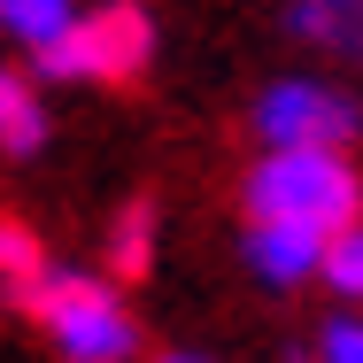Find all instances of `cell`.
<instances>
[{
	"label": "cell",
	"mask_w": 363,
	"mask_h": 363,
	"mask_svg": "<svg viewBox=\"0 0 363 363\" xmlns=\"http://www.w3.org/2000/svg\"><path fill=\"white\" fill-rule=\"evenodd\" d=\"M16 309L47 333L55 363H132L140 356V317L124 309L116 279H101V271L47 263L31 286L16 294Z\"/></svg>",
	"instance_id": "6da1fadb"
},
{
	"label": "cell",
	"mask_w": 363,
	"mask_h": 363,
	"mask_svg": "<svg viewBox=\"0 0 363 363\" xmlns=\"http://www.w3.org/2000/svg\"><path fill=\"white\" fill-rule=\"evenodd\" d=\"M240 201H247V217L301 224V232L333 240L363 217V170L340 147H263V162L240 178Z\"/></svg>",
	"instance_id": "7a4b0ae2"
},
{
	"label": "cell",
	"mask_w": 363,
	"mask_h": 363,
	"mask_svg": "<svg viewBox=\"0 0 363 363\" xmlns=\"http://www.w3.org/2000/svg\"><path fill=\"white\" fill-rule=\"evenodd\" d=\"M155 62V16L140 0H101L70 16L47 47H31V70L55 85H132Z\"/></svg>",
	"instance_id": "3957f363"
},
{
	"label": "cell",
	"mask_w": 363,
	"mask_h": 363,
	"mask_svg": "<svg viewBox=\"0 0 363 363\" xmlns=\"http://www.w3.org/2000/svg\"><path fill=\"white\" fill-rule=\"evenodd\" d=\"M247 132L263 147H348L363 132V108L325 77H279V85L255 93Z\"/></svg>",
	"instance_id": "277c9868"
},
{
	"label": "cell",
	"mask_w": 363,
	"mask_h": 363,
	"mask_svg": "<svg viewBox=\"0 0 363 363\" xmlns=\"http://www.w3.org/2000/svg\"><path fill=\"white\" fill-rule=\"evenodd\" d=\"M317 255H325V240H317V232H301V224L247 217V232H240V271H247L255 286H271V294L317 279Z\"/></svg>",
	"instance_id": "5b68a950"
},
{
	"label": "cell",
	"mask_w": 363,
	"mask_h": 363,
	"mask_svg": "<svg viewBox=\"0 0 363 363\" xmlns=\"http://www.w3.org/2000/svg\"><path fill=\"white\" fill-rule=\"evenodd\" d=\"M279 23H286V39H301L309 55L363 70V0H286Z\"/></svg>",
	"instance_id": "8992f818"
},
{
	"label": "cell",
	"mask_w": 363,
	"mask_h": 363,
	"mask_svg": "<svg viewBox=\"0 0 363 363\" xmlns=\"http://www.w3.org/2000/svg\"><path fill=\"white\" fill-rule=\"evenodd\" d=\"M47 132H55V124H47L39 85H31L23 70H0V155H16V162H23V155H39V147H47Z\"/></svg>",
	"instance_id": "52a82bcc"
},
{
	"label": "cell",
	"mask_w": 363,
	"mask_h": 363,
	"mask_svg": "<svg viewBox=\"0 0 363 363\" xmlns=\"http://www.w3.org/2000/svg\"><path fill=\"white\" fill-rule=\"evenodd\" d=\"M155 201H124L116 217H108V271L116 279H147V263H155Z\"/></svg>",
	"instance_id": "ba28073f"
},
{
	"label": "cell",
	"mask_w": 363,
	"mask_h": 363,
	"mask_svg": "<svg viewBox=\"0 0 363 363\" xmlns=\"http://www.w3.org/2000/svg\"><path fill=\"white\" fill-rule=\"evenodd\" d=\"M47 263H55V255H47V240H39L31 224H23V217H0V294H8V301L31 286Z\"/></svg>",
	"instance_id": "9c48e42d"
},
{
	"label": "cell",
	"mask_w": 363,
	"mask_h": 363,
	"mask_svg": "<svg viewBox=\"0 0 363 363\" xmlns=\"http://www.w3.org/2000/svg\"><path fill=\"white\" fill-rule=\"evenodd\" d=\"M70 16H77L70 0H0V31H8L16 47H47Z\"/></svg>",
	"instance_id": "30bf717a"
},
{
	"label": "cell",
	"mask_w": 363,
	"mask_h": 363,
	"mask_svg": "<svg viewBox=\"0 0 363 363\" xmlns=\"http://www.w3.org/2000/svg\"><path fill=\"white\" fill-rule=\"evenodd\" d=\"M317 279L340 294V301H363V224H348V232H333V240H325Z\"/></svg>",
	"instance_id": "8fae6325"
},
{
	"label": "cell",
	"mask_w": 363,
	"mask_h": 363,
	"mask_svg": "<svg viewBox=\"0 0 363 363\" xmlns=\"http://www.w3.org/2000/svg\"><path fill=\"white\" fill-rule=\"evenodd\" d=\"M294 363H363V317H325L309 356H294Z\"/></svg>",
	"instance_id": "7c38bea8"
},
{
	"label": "cell",
	"mask_w": 363,
	"mask_h": 363,
	"mask_svg": "<svg viewBox=\"0 0 363 363\" xmlns=\"http://www.w3.org/2000/svg\"><path fill=\"white\" fill-rule=\"evenodd\" d=\"M155 363H209V356H194V348H170V356H155Z\"/></svg>",
	"instance_id": "4fadbf2b"
}]
</instances>
